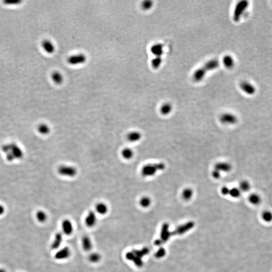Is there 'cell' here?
<instances>
[{
  "label": "cell",
  "mask_w": 272,
  "mask_h": 272,
  "mask_svg": "<svg viewBox=\"0 0 272 272\" xmlns=\"http://www.w3.org/2000/svg\"><path fill=\"white\" fill-rule=\"evenodd\" d=\"M166 165L163 162L149 163L143 167L141 174L145 178H150L155 175L157 172L164 170Z\"/></svg>",
  "instance_id": "6da1fadb"
},
{
  "label": "cell",
  "mask_w": 272,
  "mask_h": 272,
  "mask_svg": "<svg viewBox=\"0 0 272 272\" xmlns=\"http://www.w3.org/2000/svg\"><path fill=\"white\" fill-rule=\"evenodd\" d=\"M148 249L144 248L142 250H133L127 253L125 257L128 260L132 261L138 267L142 266L143 257L148 253Z\"/></svg>",
  "instance_id": "7a4b0ae2"
},
{
  "label": "cell",
  "mask_w": 272,
  "mask_h": 272,
  "mask_svg": "<svg viewBox=\"0 0 272 272\" xmlns=\"http://www.w3.org/2000/svg\"><path fill=\"white\" fill-rule=\"evenodd\" d=\"M249 5V2L247 1H242L237 3L233 12V20L235 22H238L239 21L242 15H243L245 11L246 10Z\"/></svg>",
  "instance_id": "3957f363"
},
{
  "label": "cell",
  "mask_w": 272,
  "mask_h": 272,
  "mask_svg": "<svg viewBox=\"0 0 272 272\" xmlns=\"http://www.w3.org/2000/svg\"><path fill=\"white\" fill-rule=\"evenodd\" d=\"M58 173L62 176L73 178L76 176L77 170L74 166L70 165H62L58 169Z\"/></svg>",
  "instance_id": "277c9868"
},
{
  "label": "cell",
  "mask_w": 272,
  "mask_h": 272,
  "mask_svg": "<svg viewBox=\"0 0 272 272\" xmlns=\"http://www.w3.org/2000/svg\"><path fill=\"white\" fill-rule=\"evenodd\" d=\"M219 120L222 124L225 125H233L238 122L237 117L234 114L229 112L222 114Z\"/></svg>",
  "instance_id": "5b68a950"
},
{
  "label": "cell",
  "mask_w": 272,
  "mask_h": 272,
  "mask_svg": "<svg viewBox=\"0 0 272 272\" xmlns=\"http://www.w3.org/2000/svg\"><path fill=\"white\" fill-rule=\"evenodd\" d=\"M87 60L86 55L84 54H80L74 55L69 57L67 62L71 65H76L83 64Z\"/></svg>",
  "instance_id": "8992f818"
},
{
  "label": "cell",
  "mask_w": 272,
  "mask_h": 272,
  "mask_svg": "<svg viewBox=\"0 0 272 272\" xmlns=\"http://www.w3.org/2000/svg\"><path fill=\"white\" fill-rule=\"evenodd\" d=\"M214 169L218 170L221 173H228L232 169V165L228 162H218L216 163Z\"/></svg>",
  "instance_id": "52a82bcc"
},
{
  "label": "cell",
  "mask_w": 272,
  "mask_h": 272,
  "mask_svg": "<svg viewBox=\"0 0 272 272\" xmlns=\"http://www.w3.org/2000/svg\"><path fill=\"white\" fill-rule=\"evenodd\" d=\"M71 255V252L70 249L68 247H64L61 250H58L57 253H55V259L58 260H63L68 259Z\"/></svg>",
  "instance_id": "ba28073f"
},
{
  "label": "cell",
  "mask_w": 272,
  "mask_h": 272,
  "mask_svg": "<svg viewBox=\"0 0 272 272\" xmlns=\"http://www.w3.org/2000/svg\"><path fill=\"white\" fill-rule=\"evenodd\" d=\"M240 87L242 90L248 95H253L256 91V88L253 85L248 82L243 81L240 83Z\"/></svg>",
  "instance_id": "9c48e42d"
},
{
  "label": "cell",
  "mask_w": 272,
  "mask_h": 272,
  "mask_svg": "<svg viewBox=\"0 0 272 272\" xmlns=\"http://www.w3.org/2000/svg\"><path fill=\"white\" fill-rule=\"evenodd\" d=\"M207 72L206 71L204 67H202L195 71L193 78L194 81L199 82L202 81L207 75Z\"/></svg>",
  "instance_id": "30bf717a"
},
{
  "label": "cell",
  "mask_w": 272,
  "mask_h": 272,
  "mask_svg": "<svg viewBox=\"0 0 272 272\" xmlns=\"http://www.w3.org/2000/svg\"><path fill=\"white\" fill-rule=\"evenodd\" d=\"M219 65H220V62L219 61V60L214 58L208 61L203 67H204L206 71L208 72L215 70L219 67Z\"/></svg>",
  "instance_id": "8fae6325"
},
{
  "label": "cell",
  "mask_w": 272,
  "mask_h": 272,
  "mask_svg": "<svg viewBox=\"0 0 272 272\" xmlns=\"http://www.w3.org/2000/svg\"><path fill=\"white\" fill-rule=\"evenodd\" d=\"M150 51L155 57H161L164 54V45L161 44H154L151 47Z\"/></svg>",
  "instance_id": "7c38bea8"
},
{
  "label": "cell",
  "mask_w": 272,
  "mask_h": 272,
  "mask_svg": "<svg viewBox=\"0 0 272 272\" xmlns=\"http://www.w3.org/2000/svg\"><path fill=\"white\" fill-rule=\"evenodd\" d=\"M97 222L96 214L93 211H90L85 219V224L88 227H93Z\"/></svg>",
  "instance_id": "4fadbf2b"
},
{
  "label": "cell",
  "mask_w": 272,
  "mask_h": 272,
  "mask_svg": "<svg viewBox=\"0 0 272 272\" xmlns=\"http://www.w3.org/2000/svg\"><path fill=\"white\" fill-rule=\"evenodd\" d=\"M62 229L64 234L70 235L73 232V225L72 223L68 219H65L62 222Z\"/></svg>",
  "instance_id": "5bb4252c"
},
{
  "label": "cell",
  "mask_w": 272,
  "mask_h": 272,
  "mask_svg": "<svg viewBox=\"0 0 272 272\" xmlns=\"http://www.w3.org/2000/svg\"><path fill=\"white\" fill-rule=\"evenodd\" d=\"M41 45L44 51L48 54H53L55 51V45L49 40H44L42 41Z\"/></svg>",
  "instance_id": "9a60e30c"
},
{
  "label": "cell",
  "mask_w": 272,
  "mask_h": 272,
  "mask_svg": "<svg viewBox=\"0 0 272 272\" xmlns=\"http://www.w3.org/2000/svg\"><path fill=\"white\" fill-rule=\"evenodd\" d=\"M63 234L61 233H57L55 234V237L54 241L52 242L51 245V248L52 249H58L61 246L62 243L63 242Z\"/></svg>",
  "instance_id": "2e32d148"
},
{
  "label": "cell",
  "mask_w": 272,
  "mask_h": 272,
  "mask_svg": "<svg viewBox=\"0 0 272 272\" xmlns=\"http://www.w3.org/2000/svg\"><path fill=\"white\" fill-rule=\"evenodd\" d=\"M82 245L83 249L86 252H89L92 248V243L90 238L88 236H84L82 240Z\"/></svg>",
  "instance_id": "e0dca14e"
},
{
  "label": "cell",
  "mask_w": 272,
  "mask_h": 272,
  "mask_svg": "<svg viewBox=\"0 0 272 272\" xmlns=\"http://www.w3.org/2000/svg\"><path fill=\"white\" fill-rule=\"evenodd\" d=\"M127 138L131 142H137L141 139L142 135L139 132L132 131L129 133Z\"/></svg>",
  "instance_id": "ac0fdd59"
},
{
  "label": "cell",
  "mask_w": 272,
  "mask_h": 272,
  "mask_svg": "<svg viewBox=\"0 0 272 272\" xmlns=\"http://www.w3.org/2000/svg\"><path fill=\"white\" fill-rule=\"evenodd\" d=\"M249 202L254 206L259 205L262 202V198L259 194L252 193L249 196Z\"/></svg>",
  "instance_id": "d6986e66"
},
{
  "label": "cell",
  "mask_w": 272,
  "mask_h": 272,
  "mask_svg": "<svg viewBox=\"0 0 272 272\" xmlns=\"http://www.w3.org/2000/svg\"><path fill=\"white\" fill-rule=\"evenodd\" d=\"M182 198L185 201L191 200L194 196V191L191 188H186L183 189L182 192Z\"/></svg>",
  "instance_id": "ffe728a7"
},
{
  "label": "cell",
  "mask_w": 272,
  "mask_h": 272,
  "mask_svg": "<svg viewBox=\"0 0 272 272\" xmlns=\"http://www.w3.org/2000/svg\"><path fill=\"white\" fill-rule=\"evenodd\" d=\"M172 111V105L170 103H165L162 105L160 108V112L163 115H168Z\"/></svg>",
  "instance_id": "44dd1931"
},
{
  "label": "cell",
  "mask_w": 272,
  "mask_h": 272,
  "mask_svg": "<svg viewBox=\"0 0 272 272\" xmlns=\"http://www.w3.org/2000/svg\"><path fill=\"white\" fill-rule=\"evenodd\" d=\"M223 63L227 68L231 69L234 67V60L231 55H226L223 58Z\"/></svg>",
  "instance_id": "7402d4cb"
},
{
  "label": "cell",
  "mask_w": 272,
  "mask_h": 272,
  "mask_svg": "<svg viewBox=\"0 0 272 272\" xmlns=\"http://www.w3.org/2000/svg\"><path fill=\"white\" fill-rule=\"evenodd\" d=\"M51 78L52 81L57 84H61L64 81L63 76L59 72H54L51 74Z\"/></svg>",
  "instance_id": "603a6c76"
},
{
  "label": "cell",
  "mask_w": 272,
  "mask_h": 272,
  "mask_svg": "<svg viewBox=\"0 0 272 272\" xmlns=\"http://www.w3.org/2000/svg\"><path fill=\"white\" fill-rule=\"evenodd\" d=\"M95 210L98 214L105 215L108 212V207L104 203H98L95 206Z\"/></svg>",
  "instance_id": "cb8c5ba5"
},
{
  "label": "cell",
  "mask_w": 272,
  "mask_h": 272,
  "mask_svg": "<svg viewBox=\"0 0 272 272\" xmlns=\"http://www.w3.org/2000/svg\"><path fill=\"white\" fill-rule=\"evenodd\" d=\"M151 198L149 196H144L140 199L139 204L141 207L144 208H148L151 204Z\"/></svg>",
  "instance_id": "d4e9b609"
},
{
  "label": "cell",
  "mask_w": 272,
  "mask_h": 272,
  "mask_svg": "<svg viewBox=\"0 0 272 272\" xmlns=\"http://www.w3.org/2000/svg\"><path fill=\"white\" fill-rule=\"evenodd\" d=\"M262 219L265 222L271 223L272 222V212L269 210H265L262 213Z\"/></svg>",
  "instance_id": "484cf974"
},
{
  "label": "cell",
  "mask_w": 272,
  "mask_h": 272,
  "mask_svg": "<svg viewBox=\"0 0 272 272\" xmlns=\"http://www.w3.org/2000/svg\"><path fill=\"white\" fill-rule=\"evenodd\" d=\"M250 188H251V186H250V183L246 180H243V181L240 182L238 188L242 192H247L248 191H249Z\"/></svg>",
  "instance_id": "4316f807"
},
{
  "label": "cell",
  "mask_w": 272,
  "mask_h": 272,
  "mask_svg": "<svg viewBox=\"0 0 272 272\" xmlns=\"http://www.w3.org/2000/svg\"><path fill=\"white\" fill-rule=\"evenodd\" d=\"M122 155L123 158L127 160L131 159L134 156V151L131 148H127L122 150Z\"/></svg>",
  "instance_id": "83f0119b"
},
{
  "label": "cell",
  "mask_w": 272,
  "mask_h": 272,
  "mask_svg": "<svg viewBox=\"0 0 272 272\" xmlns=\"http://www.w3.org/2000/svg\"><path fill=\"white\" fill-rule=\"evenodd\" d=\"M194 224L192 222H189L185 224V225L182 226L181 227H178V228L176 230L177 234H182V233H185L190 229L192 228Z\"/></svg>",
  "instance_id": "f1b7e54d"
},
{
  "label": "cell",
  "mask_w": 272,
  "mask_h": 272,
  "mask_svg": "<svg viewBox=\"0 0 272 272\" xmlns=\"http://www.w3.org/2000/svg\"><path fill=\"white\" fill-rule=\"evenodd\" d=\"M229 195L232 198L237 199L241 196L242 192L238 188L234 187V188H230Z\"/></svg>",
  "instance_id": "f546056e"
},
{
  "label": "cell",
  "mask_w": 272,
  "mask_h": 272,
  "mask_svg": "<svg viewBox=\"0 0 272 272\" xmlns=\"http://www.w3.org/2000/svg\"><path fill=\"white\" fill-rule=\"evenodd\" d=\"M170 236V234L168 231V224H165L163 225L162 230V233L161 234V238L164 241H166L168 240V237Z\"/></svg>",
  "instance_id": "4dcf8cb0"
},
{
  "label": "cell",
  "mask_w": 272,
  "mask_h": 272,
  "mask_svg": "<svg viewBox=\"0 0 272 272\" xmlns=\"http://www.w3.org/2000/svg\"><path fill=\"white\" fill-rule=\"evenodd\" d=\"M162 58L161 57H155L151 61V65L154 69H158L161 65Z\"/></svg>",
  "instance_id": "1f68e13d"
},
{
  "label": "cell",
  "mask_w": 272,
  "mask_h": 272,
  "mask_svg": "<svg viewBox=\"0 0 272 272\" xmlns=\"http://www.w3.org/2000/svg\"><path fill=\"white\" fill-rule=\"evenodd\" d=\"M38 130L40 134L45 135L50 132V128L46 124H41L38 127Z\"/></svg>",
  "instance_id": "d6a6232c"
},
{
  "label": "cell",
  "mask_w": 272,
  "mask_h": 272,
  "mask_svg": "<svg viewBox=\"0 0 272 272\" xmlns=\"http://www.w3.org/2000/svg\"><path fill=\"white\" fill-rule=\"evenodd\" d=\"M101 260V256L100 254L96 253H94L91 254L89 256V260L92 263H97Z\"/></svg>",
  "instance_id": "836d02e7"
},
{
  "label": "cell",
  "mask_w": 272,
  "mask_h": 272,
  "mask_svg": "<svg viewBox=\"0 0 272 272\" xmlns=\"http://www.w3.org/2000/svg\"><path fill=\"white\" fill-rule=\"evenodd\" d=\"M37 218L39 222H44L47 219V214L44 211H38V212L37 213Z\"/></svg>",
  "instance_id": "e575fe53"
},
{
  "label": "cell",
  "mask_w": 272,
  "mask_h": 272,
  "mask_svg": "<svg viewBox=\"0 0 272 272\" xmlns=\"http://www.w3.org/2000/svg\"><path fill=\"white\" fill-rule=\"evenodd\" d=\"M153 6V2L149 0L143 2L142 4V8L145 10H148L151 9Z\"/></svg>",
  "instance_id": "d590c367"
},
{
  "label": "cell",
  "mask_w": 272,
  "mask_h": 272,
  "mask_svg": "<svg viewBox=\"0 0 272 272\" xmlns=\"http://www.w3.org/2000/svg\"><path fill=\"white\" fill-rule=\"evenodd\" d=\"M211 175L212 176V178L214 179H219L221 178L222 173L220 172L218 170H216L215 169H214L212 170Z\"/></svg>",
  "instance_id": "8d00e7d4"
},
{
  "label": "cell",
  "mask_w": 272,
  "mask_h": 272,
  "mask_svg": "<svg viewBox=\"0 0 272 272\" xmlns=\"http://www.w3.org/2000/svg\"><path fill=\"white\" fill-rule=\"evenodd\" d=\"M165 253H166V252H165L164 249L161 248L155 253L156 257L157 258H162L163 256H164Z\"/></svg>",
  "instance_id": "74e56055"
},
{
  "label": "cell",
  "mask_w": 272,
  "mask_h": 272,
  "mask_svg": "<svg viewBox=\"0 0 272 272\" xmlns=\"http://www.w3.org/2000/svg\"><path fill=\"white\" fill-rule=\"evenodd\" d=\"M229 191H230V188H229L228 186H223L221 189V194L223 196H228L229 193Z\"/></svg>",
  "instance_id": "f35d334b"
},
{
  "label": "cell",
  "mask_w": 272,
  "mask_h": 272,
  "mask_svg": "<svg viewBox=\"0 0 272 272\" xmlns=\"http://www.w3.org/2000/svg\"><path fill=\"white\" fill-rule=\"evenodd\" d=\"M4 207H3L2 205H0V215H2L4 213Z\"/></svg>",
  "instance_id": "ab89813d"
},
{
  "label": "cell",
  "mask_w": 272,
  "mask_h": 272,
  "mask_svg": "<svg viewBox=\"0 0 272 272\" xmlns=\"http://www.w3.org/2000/svg\"><path fill=\"white\" fill-rule=\"evenodd\" d=\"M0 272H6V271L3 269H0Z\"/></svg>",
  "instance_id": "60d3db41"
}]
</instances>
